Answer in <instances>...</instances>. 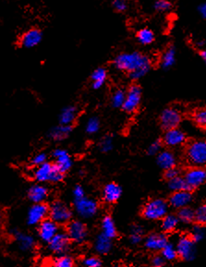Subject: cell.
Segmentation results:
<instances>
[{"mask_svg":"<svg viewBox=\"0 0 206 267\" xmlns=\"http://www.w3.org/2000/svg\"><path fill=\"white\" fill-rule=\"evenodd\" d=\"M113 63L116 69L129 72L132 80L145 76L151 68L149 58L138 52L121 54L115 59Z\"/></svg>","mask_w":206,"mask_h":267,"instance_id":"6da1fadb","label":"cell"},{"mask_svg":"<svg viewBox=\"0 0 206 267\" xmlns=\"http://www.w3.org/2000/svg\"><path fill=\"white\" fill-rule=\"evenodd\" d=\"M185 156L192 168L206 167V141L197 140L188 145Z\"/></svg>","mask_w":206,"mask_h":267,"instance_id":"7a4b0ae2","label":"cell"},{"mask_svg":"<svg viewBox=\"0 0 206 267\" xmlns=\"http://www.w3.org/2000/svg\"><path fill=\"white\" fill-rule=\"evenodd\" d=\"M64 175L65 174H63L50 162H46L45 164L36 167L33 170V178L40 184L60 182L64 178Z\"/></svg>","mask_w":206,"mask_h":267,"instance_id":"3957f363","label":"cell"},{"mask_svg":"<svg viewBox=\"0 0 206 267\" xmlns=\"http://www.w3.org/2000/svg\"><path fill=\"white\" fill-rule=\"evenodd\" d=\"M168 206L162 199H153L148 202L143 209V215L149 220H159L168 214Z\"/></svg>","mask_w":206,"mask_h":267,"instance_id":"277c9868","label":"cell"},{"mask_svg":"<svg viewBox=\"0 0 206 267\" xmlns=\"http://www.w3.org/2000/svg\"><path fill=\"white\" fill-rule=\"evenodd\" d=\"M48 216L52 221L59 224L69 223L72 216V212L69 206L60 201H55L51 206H49Z\"/></svg>","mask_w":206,"mask_h":267,"instance_id":"5b68a950","label":"cell"},{"mask_svg":"<svg viewBox=\"0 0 206 267\" xmlns=\"http://www.w3.org/2000/svg\"><path fill=\"white\" fill-rule=\"evenodd\" d=\"M74 207L77 214L83 218H91L98 211V204L96 201L88 197L74 201Z\"/></svg>","mask_w":206,"mask_h":267,"instance_id":"8992f818","label":"cell"},{"mask_svg":"<svg viewBox=\"0 0 206 267\" xmlns=\"http://www.w3.org/2000/svg\"><path fill=\"white\" fill-rule=\"evenodd\" d=\"M49 213V206L46 204H34L29 208L27 213V224L29 226L40 225L46 220Z\"/></svg>","mask_w":206,"mask_h":267,"instance_id":"52a82bcc","label":"cell"},{"mask_svg":"<svg viewBox=\"0 0 206 267\" xmlns=\"http://www.w3.org/2000/svg\"><path fill=\"white\" fill-rule=\"evenodd\" d=\"M176 249L177 256L185 261H192L196 256L195 242L191 239V237H181L177 241Z\"/></svg>","mask_w":206,"mask_h":267,"instance_id":"ba28073f","label":"cell"},{"mask_svg":"<svg viewBox=\"0 0 206 267\" xmlns=\"http://www.w3.org/2000/svg\"><path fill=\"white\" fill-rule=\"evenodd\" d=\"M189 190L197 189L206 182V169L205 168H191L184 176Z\"/></svg>","mask_w":206,"mask_h":267,"instance_id":"9c48e42d","label":"cell"},{"mask_svg":"<svg viewBox=\"0 0 206 267\" xmlns=\"http://www.w3.org/2000/svg\"><path fill=\"white\" fill-rule=\"evenodd\" d=\"M70 241L75 243H83L88 236V230L83 222L79 220L69 222L67 228V232Z\"/></svg>","mask_w":206,"mask_h":267,"instance_id":"30bf717a","label":"cell"},{"mask_svg":"<svg viewBox=\"0 0 206 267\" xmlns=\"http://www.w3.org/2000/svg\"><path fill=\"white\" fill-rule=\"evenodd\" d=\"M180 121H181L180 112L174 107H168L161 114V126L165 130H169L177 128Z\"/></svg>","mask_w":206,"mask_h":267,"instance_id":"8fae6325","label":"cell"},{"mask_svg":"<svg viewBox=\"0 0 206 267\" xmlns=\"http://www.w3.org/2000/svg\"><path fill=\"white\" fill-rule=\"evenodd\" d=\"M142 99V89L138 85L130 86L128 92L126 93L125 102L123 104L122 108L129 113H132L137 110Z\"/></svg>","mask_w":206,"mask_h":267,"instance_id":"7c38bea8","label":"cell"},{"mask_svg":"<svg viewBox=\"0 0 206 267\" xmlns=\"http://www.w3.org/2000/svg\"><path fill=\"white\" fill-rule=\"evenodd\" d=\"M43 40V32L38 28H31L25 31L19 40L21 47L31 49L40 45Z\"/></svg>","mask_w":206,"mask_h":267,"instance_id":"4fadbf2b","label":"cell"},{"mask_svg":"<svg viewBox=\"0 0 206 267\" xmlns=\"http://www.w3.org/2000/svg\"><path fill=\"white\" fill-rule=\"evenodd\" d=\"M9 233L15 239L18 248L22 252H31V250L35 247L34 237L31 235L27 233H23L22 231L16 229H10Z\"/></svg>","mask_w":206,"mask_h":267,"instance_id":"5bb4252c","label":"cell"},{"mask_svg":"<svg viewBox=\"0 0 206 267\" xmlns=\"http://www.w3.org/2000/svg\"><path fill=\"white\" fill-rule=\"evenodd\" d=\"M49 250L54 253L64 255L69 251L70 239L67 233L59 232L48 243Z\"/></svg>","mask_w":206,"mask_h":267,"instance_id":"9a60e30c","label":"cell"},{"mask_svg":"<svg viewBox=\"0 0 206 267\" xmlns=\"http://www.w3.org/2000/svg\"><path fill=\"white\" fill-rule=\"evenodd\" d=\"M59 225L50 218L42 222L38 227L39 237L42 241L49 243L50 240L59 233Z\"/></svg>","mask_w":206,"mask_h":267,"instance_id":"2e32d148","label":"cell"},{"mask_svg":"<svg viewBox=\"0 0 206 267\" xmlns=\"http://www.w3.org/2000/svg\"><path fill=\"white\" fill-rule=\"evenodd\" d=\"M52 155L55 158L54 165L59 171H61L63 174L68 172L72 167V159L66 150L56 149L52 153Z\"/></svg>","mask_w":206,"mask_h":267,"instance_id":"e0dca14e","label":"cell"},{"mask_svg":"<svg viewBox=\"0 0 206 267\" xmlns=\"http://www.w3.org/2000/svg\"><path fill=\"white\" fill-rule=\"evenodd\" d=\"M27 197L33 205L44 204L48 197V189L43 184H33L28 189Z\"/></svg>","mask_w":206,"mask_h":267,"instance_id":"ac0fdd59","label":"cell"},{"mask_svg":"<svg viewBox=\"0 0 206 267\" xmlns=\"http://www.w3.org/2000/svg\"><path fill=\"white\" fill-rule=\"evenodd\" d=\"M192 201L190 191H177L169 198V205L176 209H181L189 206Z\"/></svg>","mask_w":206,"mask_h":267,"instance_id":"d6986e66","label":"cell"},{"mask_svg":"<svg viewBox=\"0 0 206 267\" xmlns=\"http://www.w3.org/2000/svg\"><path fill=\"white\" fill-rule=\"evenodd\" d=\"M185 140H186V136L183 131L177 128L167 130L164 136V143L169 147H177V146L183 145Z\"/></svg>","mask_w":206,"mask_h":267,"instance_id":"ffe728a7","label":"cell"},{"mask_svg":"<svg viewBox=\"0 0 206 267\" xmlns=\"http://www.w3.org/2000/svg\"><path fill=\"white\" fill-rule=\"evenodd\" d=\"M168 243V238L164 234H152L147 237L145 247L151 251H162Z\"/></svg>","mask_w":206,"mask_h":267,"instance_id":"44dd1931","label":"cell"},{"mask_svg":"<svg viewBox=\"0 0 206 267\" xmlns=\"http://www.w3.org/2000/svg\"><path fill=\"white\" fill-rule=\"evenodd\" d=\"M121 188L119 185L116 183H108L104 188L103 198L109 204L116 203L121 196Z\"/></svg>","mask_w":206,"mask_h":267,"instance_id":"7402d4cb","label":"cell"},{"mask_svg":"<svg viewBox=\"0 0 206 267\" xmlns=\"http://www.w3.org/2000/svg\"><path fill=\"white\" fill-rule=\"evenodd\" d=\"M78 117V109L76 107L69 106L64 107L59 114V124L65 126H72Z\"/></svg>","mask_w":206,"mask_h":267,"instance_id":"603a6c76","label":"cell"},{"mask_svg":"<svg viewBox=\"0 0 206 267\" xmlns=\"http://www.w3.org/2000/svg\"><path fill=\"white\" fill-rule=\"evenodd\" d=\"M71 131H72V126H65V125L59 124V126L54 127L49 130L47 136L53 141L59 142L68 138L69 134L71 133Z\"/></svg>","mask_w":206,"mask_h":267,"instance_id":"cb8c5ba5","label":"cell"},{"mask_svg":"<svg viewBox=\"0 0 206 267\" xmlns=\"http://www.w3.org/2000/svg\"><path fill=\"white\" fill-rule=\"evenodd\" d=\"M176 163H177V160H176L175 155L170 151H163L157 155V164L164 170L175 168Z\"/></svg>","mask_w":206,"mask_h":267,"instance_id":"d4e9b609","label":"cell"},{"mask_svg":"<svg viewBox=\"0 0 206 267\" xmlns=\"http://www.w3.org/2000/svg\"><path fill=\"white\" fill-rule=\"evenodd\" d=\"M94 249L100 254H107L112 249V239L104 234H100L95 239Z\"/></svg>","mask_w":206,"mask_h":267,"instance_id":"484cf974","label":"cell"},{"mask_svg":"<svg viewBox=\"0 0 206 267\" xmlns=\"http://www.w3.org/2000/svg\"><path fill=\"white\" fill-rule=\"evenodd\" d=\"M107 70L103 68L95 69L92 73V88L95 90L100 89L107 80Z\"/></svg>","mask_w":206,"mask_h":267,"instance_id":"4316f807","label":"cell"},{"mask_svg":"<svg viewBox=\"0 0 206 267\" xmlns=\"http://www.w3.org/2000/svg\"><path fill=\"white\" fill-rule=\"evenodd\" d=\"M102 230H103L102 234H104L105 236L111 238V239L117 236V229L115 227L114 221L109 215L104 217V219L102 221Z\"/></svg>","mask_w":206,"mask_h":267,"instance_id":"83f0119b","label":"cell"},{"mask_svg":"<svg viewBox=\"0 0 206 267\" xmlns=\"http://www.w3.org/2000/svg\"><path fill=\"white\" fill-rule=\"evenodd\" d=\"M179 223V220L177 215L174 214H168L163 218L162 221V229L166 232H172L175 230Z\"/></svg>","mask_w":206,"mask_h":267,"instance_id":"f1b7e54d","label":"cell"},{"mask_svg":"<svg viewBox=\"0 0 206 267\" xmlns=\"http://www.w3.org/2000/svg\"><path fill=\"white\" fill-rule=\"evenodd\" d=\"M176 60V51L173 47H169L162 57L161 65L164 69H168L171 68Z\"/></svg>","mask_w":206,"mask_h":267,"instance_id":"f546056e","label":"cell"},{"mask_svg":"<svg viewBox=\"0 0 206 267\" xmlns=\"http://www.w3.org/2000/svg\"><path fill=\"white\" fill-rule=\"evenodd\" d=\"M168 187L171 191L177 192V191H190L186 181L182 177H177L175 178L168 180Z\"/></svg>","mask_w":206,"mask_h":267,"instance_id":"4dcf8cb0","label":"cell"},{"mask_svg":"<svg viewBox=\"0 0 206 267\" xmlns=\"http://www.w3.org/2000/svg\"><path fill=\"white\" fill-rule=\"evenodd\" d=\"M137 38L138 41L141 44L150 45L151 43H153V40H154V34L150 29L144 28V29H141L140 31H138Z\"/></svg>","mask_w":206,"mask_h":267,"instance_id":"1f68e13d","label":"cell"},{"mask_svg":"<svg viewBox=\"0 0 206 267\" xmlns=\"http://www.w3.org/2000/svg\"><path fill=\"white\" fill-rule=\"evenodd\" d=\"M194 211L191 209V207L187 206L179 209L178 214H177V218L179 221L183 222L186 224H189L194 220Z\"/></svg>","mask_w":206,"mask_h":267,"instance_id":"d6a6232c","label":"cell"},{"mask_svg":"<svg viewBox=\"0 0 206 267\" xmlns=\"http://www.w3.org/2000/svg\"><path fill=\"white\" fill-rule=\"evenodd\" d=\"M194 214V220L197 222V225L201 227L206 226V204L199 206Z\"/></svg>","mask_w":206,"mask_h":267,"instance_id":"836d02e7","label":"cell"},{"mask_svg":"<svg viewBox=\"0 0 206 267\" xmlns=\"http://www.w3.org/2000/svg\"><path fill=\"white\" fill-rule=\"evenodd\" d=\"M53 267H74V261L68 255H59L54 260Z\"/></svg>","mask_w":206,"mask_h":267,"instance_id":"e575fe53","label":"cell"},{"mask_svg":"<svg viewBox=\"0 0 206 267\" xmlns=\"http://www.w3.org/2000/svg\"><path fill=\"white\" fill-rule=\"evenodd\" d=\"M162 257L168 261H173L177 257V252L175 246L171 243H168L162 250Z\"/></svg>","mask_w":206,"mask_h":267,"instance_id":"d590c367","label":"cell"},{"mask_svg":"<svg viewBox=\"0 0 206 267\" xmlns=\"http://www.w3.org/2000/svg\"><path fill=\"white\" fill-rule=\"evenodd\" d=\"M100 129V121L98 118L96 117H92L88 119L86 123L85 130L88 134H94L96 133Z\"/></svg>","mask_w":206,"mask_h":267,"instance_id":"8d00e7d4","label":"cell"},{"mask_svg":"<svg viewBox=\"0 0 206 267\" xmlns=\"http://www.w3.org/2000/svg\"><path fill=\"white\" fill-rule=\"evenodd\" d=\"M143 233L144 230L139 226H133L131 228V234H130V240L132 244H138L143 239Z\"/></svg>","mask_w":206,"mask_h":267,"instance_id":"74e56055","label":"cell"},{"mask_svg":"<svg viewBox=\"0 0 206 267\" xmlns=\"http://www.w3.org/2000/svg\"><path fill=\"white\" fill-rule=\"evenodd\" d=\"M126 98V93L121 91V90H118L113 93L112 95V105L115 107H122L123 104L125 102Z\"/></svg>","mask_w":206,"mask_h":267,"instance_id":"f35d334b","label":"cell"},{"mask_svg":"<svg viewBox=\"0 0 206 267\" xmlns=\"http://www.w3.org/2000/svg\"><path fill=\"white\" fill-rule=\"evenodd\" d=\"M100 151L103 153L110 152L113 148V140L110 136L103 138L99 144Z\"/></svg>","mask_w":206,"mask_h":267,"instance_id":"ab89813d","label":"cell"},{"mask_svg":"<svg viewBox=\"0 0 206 267\" xmlns=\"http://www.w3.org/2000/svg\"><path fill=\"white\" fill-rule=\"evenodd\" d=\"M194 121L202 127H206V108L197 110L193 115Z\"/></svg>","mask_w":206,"mask_h":267,"instance_id":"60d3db41","label":"cell"},{"mask_svg":"<svg viewBox=\"0 0 206 267\" xmlns=\"http://www.w3.org/2000/svg\"><path fill=\"white\" fill-rule=\"evenodd\" d=\"M204 237H205V230L203 229V227H201L199 225L195 226L191 231V239L196 243V242L201 241Z\"/></svg>","mask_w":206,"mask_h":267,"instance_id":"b9f144b4","label":"cell"},{"mask_svg":"<svg viewBox=\"0 0 206 267\" xmlns=\"http://www.w3.org/2000/svg\"><path fill=\"white\" fill-rule=\"evenodd\" d=\"M172 8V4L167 0H158L154 3V8L161 12H166Z\"/></svg>","mask_w":206,"mask_h":267,"instance_id":"7bdbcfd3","label":"cell"},{"mask_svg":"<svg viewBox=\"0 0 206 267\" xmlns=\"http://www.w3.org/2000/svg\"><path fill=\"white\" fill-rule=\"evenodd\" d=\"M46 162H47V154L46 153H43V152L36 153L31 159V164L35 167H39V166L45 164Z\"/></svg>","mask_w":206,"mask_h":267,"instance_id":"ee69618b","label":"cell"},{"mask_svg":"<svg viewBox=\"0 0 206 267\" xmlns=\"http://www.w3.org/2000/svg\"><path fill=\"white\" fill-rule=\"evenodd\" d=\"M101 261L97 257H88L83 261V267H101Z\"/></svg>","mask_w":206,"mask_h":267,"instance_id":"f6af8a7d","label":"cell"},{"mask_svg":"<svg viewBox=\"0 0 206 267\" xmlns=\"http://www.w3.org/2000/svg\"><path fill=\"white\" fill-rule=\"evenodd\" d=\"M161 146H162V144H161V141L157 140V141H154L153 144H151V145L148 147V153L151 154V155H154L156 153H159L160 152Z\"/></svg>","mask_w":206,"mask_h":267,"instance_id":"bcb514c9","label":"cell"},{"mask_svg":"<svg viewBox=\"0 0 206 267\" xmlns=\"http://www.w3.org/2000/svg\"><path fill=\"white\" fill-rule=\"evenodd\" d=\"M178 176H179V171H178V169H177L176 168L168 169L165 172V178L167 179H168V180H171V179L175 178L178 177Z\"/></svg>","mask_w":206,"mask_h":267,"instance_id":"7dc6e473","label":"cell"},{"mask_svg":"<svg viewBox=\"0 0 206 267\" xmlns=\"http://www.w3.org/2000/svg\"><path fill=\"white\" fill-rule=\"evenodd\" d=\"M113 7L117 11H125L127 9V3L123 0H116L113 1Z\"/></svg>","mask_w":206,"mask_h":267,"instance_id":"c3c4849f","label":"cell"},{"mask_svg":"<svg viewBox=\"0 0 206 267\" xmlns=\"http://www.w3.org/2000/svg\"><path fill=\"white\" fill-rule=\"evenodd\" d=\"M73 197H74V201L85 197V192H84V188L82 186L77 185L76 187L74 188V190H73Z\"/></svg>","mask_w":206,"mask_h":267,"instance_id":"681fc988","label":"cell"},{"mask_svg":"<svg viewBox=\"0 0 206 267\" xmlns=\"http://www.w3.org/2000/svg\"><path fill=\"white\" fill-rule=\"evenodd\" d=\"M166 260L162 257V255H156L152 259V266L153 267H164Z\"/></svg>","mask_w":206,"mask_h":267,"instance_id":"f907efd6","label":"cell"},{"mask_svg":"<svg viewBox=\"0 0 206 267\" xmlns=\"http://www.w3.org/2000/svg\"><path fill=\"white\" fill-rule=\"evenodd\" d=\"M198 9L200 14L203 16L205 19H206V3H203L202 5H200Z\"/></svg>","mask_w":206,"mask_h":267,"instance_id":"816d5d0a","label":"cell"},{"mask_svg":"<svg viewBox=\"0 0 206 267\" xmlns=\"http://www.w3.org/2000/svg\"><path fill=\"white\" fill-rule=\"evenodd\" d=\"M200 56H201V58L203 59V60L206 62V50H203V51H201V53H200Z\"/></svg>","mask_w":206,"mask_h":267,"instance_id":"f5cc1de1","label":"cell"},{"mask_svg":"<svg viewBox=\"0 0 206 267\" xmlns=\"http://www.w3.org/2000/svg\"><path fill=\"white\" fill-rule=\"evenodd\" d=\"M3 219H4V214H3L2 210L0 209V225L2 224V222H3Z\"/></svg>","mask_w":206,"mask_h":267,"instance_id":"db71d44e","label":"cell"},{"mask_svg":"<svg viewBox=\"0 0 206 267\" xmlns=\"http://www.w3.org/2000/svg\"><path fill=\"white\" fill-rule=\"evenodd\" d=\"M119 267V266H117V267Z\"/></svg>","mask_w":206,"mask_h":267,"instance_id":"11a10c76","label":"cell"}]
</instances>
